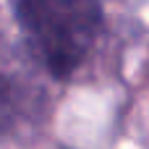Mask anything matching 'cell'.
<instances>
[{
    "instance_id": "6da1fadb",
    "label": "cell",
    "mask_w": 149,
    "mask_h": 149,
    "mask_svg": "<svg viewBox=\"0 0 149 149\" xmlns=\"http://www.w3.org/2000/svg\"><path fill=\"white\" fill-rule=\"evenodd\" d=\"M16 18L34 58L58 81L86 63L105 26L100 0H16Z\"/></svg>"
}]
</instances>
